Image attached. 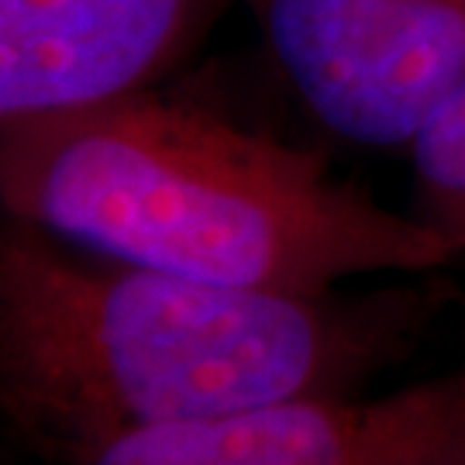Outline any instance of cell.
<instances>
[{"instance_id":"obj_4","label":"cell","mask_w":465,"mask_h":465,"mask_svg":"<svg viewBox=\"0 0 465 465\" xmlns=\"http://www.w3.org/2000/svg\"><path fill=\"white\" fill-rule=\"evenodd\" d=\"M80 465H465V369L138 431Z\"/></svg>"},{"instance_id":"obj_1","label":"cell","mask_w":465,"mask_h":465,"mask_svg":"<svg viewBox=\"0 0 465 465\" xmlns=\"http://www.w3.org/2000/svg\"><path fill=\"white\" fill-rule=\"evenodd\" d=\"M431 276L359 293L249 290L90 255L4 217V428L38 462L80 465L138 431L366 393L449 300Z\"/></svg>"},{"instance_id":"obj_6","label":"cell","mask_w":465,"mask_h":465,"mask_svg":"<svg viewBox=\"0 0 465 465\" xmlns=\"http://www.w3.org/2000/svg\"><path fill=\"white\" fill-rule=\"evenodd\" d=\"M407 152L414 163L417 217L465 255V84L434 107Z\"/></svg>"},{"instance_id":"obj_5","label":"cell","mask_w":465,"mask_h":465,"mask_svg":"<svg viewBox=\"0 0 465 465\" xmlns=\"http://www.w3.org/2000/svg\"><path fill=\"white\" fill-rule=\"evenodd\" d=\"M232 0H0V124L145 94Z\"/></svg>"},{"instance_id":"obj_3","label":"cell","mask_w":465,"mask_h":465,"mask_svg":"<svg viewBox=\"0 0 465 465\" xmlns=\"http://www.w3.org/2000/svg\"><path fill=\"white\" fill-rule=\"evenodd\" d=\"M272 66L324 132L407 149L465 84V0H245Z\"/></svg>"},{"instance_id":"obj_2","label":"cell","mask_w":465,"mask_h":465,"mask_svg":"<svg viewBox=\"0 0 465 465\" xmlns=\"http://www.w3.org/2000/svg\"><path fill=\"white\" fill-rule=\"evenodd\" d=\"M0 207L90 255L249 290L328 293L462 255L321 152L159 90L0 124Z\"/></svg>"}]
</instances>
